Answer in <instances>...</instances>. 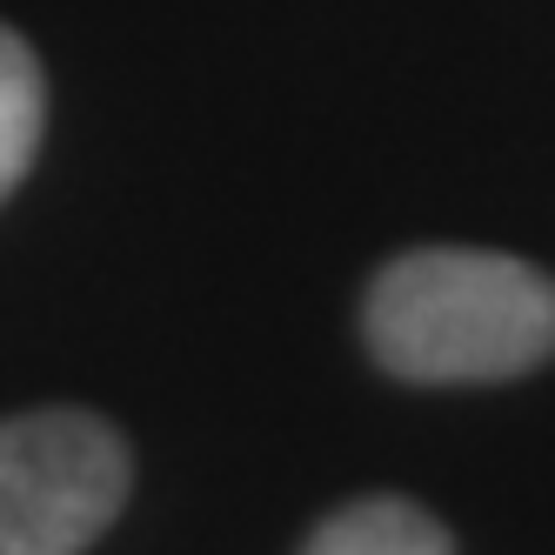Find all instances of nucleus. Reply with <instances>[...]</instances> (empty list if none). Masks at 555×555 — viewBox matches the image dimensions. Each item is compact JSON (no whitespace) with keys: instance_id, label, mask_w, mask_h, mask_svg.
Listing matches in <instances>:
<instances>
[{"instance_id":"f257e3e1","label":"nucleus","mask_w":555,"mask_h":555,"mask_svg":"<svg viewBox=\"0 0 555 555\" xmlns=\"http://www.w3.org/2000/svg\"><path fill=\"white\" fill-rule=\"evenodd\" d=\"M362 328L402 382H508L555 354V282L489 248H415L375 274Z\"/></svg>"},{"instance_id":"7ed1b4c3","label":"nucleus","mask_w":555,"mask_h":555,"mask_svg":"<svg viewBox=\"0 0 555 555\" xmlns=\"http://www.w3.org/2000/svg\"><path fill=\"white\" fill-rule=\"evenodd\" d=\"M301 555H455V542L422 502L362 495V502L335 508L328 522L308 535Z\"/></svg>"},{"instance_id":"20e7f679","label":"nucleus","mask_w":555,"mask_h":555,"mask_svg":"<svg viewBox=\"0 0 555 555\" xmlns=\"http://www.w3.org/2000/svg\"><path fill=\"white\" fill-rule=\"evenodd\" d=\"M41 128H48L41 61L14 27H0V202L27 181L34 154H41Z\"/></svg>"},{"instance_id":"f03ea898","label":"nucleus","mask_w":555,"mask_h":555,"mask_svg":"<svg viewBox=\"0 0 555 555\" xmlns=\"http://www.w3.org/2000/svg\"><path fill=\"white\" fill-rule=\"evenodd\" d=\"M128 442L88 409L0 422V555H81L128 502Z\"/></svg>"}]
</instances>
